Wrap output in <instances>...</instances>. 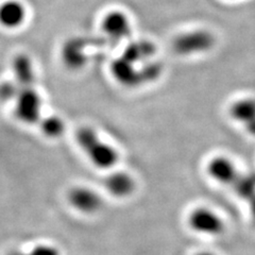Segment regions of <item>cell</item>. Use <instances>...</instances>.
Returning <instances> with one entry per match:
<instances>
[{
	"label": "cell",
	"mask_w": 255,
	"mask_h": 255,
	"mask_svg": "<svg viewBox=\"0 0 255 255\" xmlns=\"http://www.w3.org/2000/svg\"><path fill=\"white\" fill-rule=\"evenodd\" d=\"M76 139L79 147L98 168L111 169L117 164L119 159L117 150L110 143L103 141L92 128H80L76 133Z\"/></svg>",
	"instance_id": "1"
},
{
	"label": "cell",
	"mask_w": 255,
	"mask_h": 255,
	"mask_svg": "<svg viewBox=\"0 0 255 255\" xmlns=\"http://www.w3.org/2000/svg\"><path fill=\"white\" fill-rule=\"evenodd\" d=\"M187 226L193 232L210 237H217L226 231L225 219L209 206H197L187 215Z\"/></svg>",
	"instance_id": "2"
},
{
	"label": "cell",
	"mask_w": 255,
	"mask_h": 255,
	"mask_svg": "<svg viewBox=\"0 0 255 255\" xmlns=\"http://www.w3.org/2000/svg\"><path fill=\"white\" fill-rule=\"evenodd\" d=\"M215 44L214 35L206 30H195L175 37L172 48L183 57L201 54L211 50Z\"/></svg>",
	"instance_id": "3"
},
{
	"label": "cell",
	"mask_w": 255,
	"mask_h": 255,
	"mask_svg": "<svg viewBox=\"0 0 255 255\" xmlns=\"http://www.w3.org/2000/svg\"><path fill=\"white\" fill-rule=\"evenodd\" d=\"M42 99L33 86H19L15 98V115L18 121L32 125L41 119Z\"/></svg>",
	"instance_id": "4"
},
{
	"label": "cell",
	"mask_w": 255,
	"mask_h": 255,
	"mask_svg": "<svg viewBox=\"0 0 255 255\" xmlns=\"http://www.w3.org/2000/svg\"><path fill=\"white\" fill-rule=\"evenodd\" d=\"M206 173L218 184L232 185L238 179L239 169L232 158L227 155H215L206 164Z\"/></svg>",
	"instance_id": "5"
},
{
	"label": "cell",
	"mask_w": 255,
	"mask_h": 255,
	"mask_svg": "<svg viewBox=\"0 0 255 255\" xmlns=\"http://www.w3.org/2000/svg\"><path fill=\"white\" fill-rule=\"evenodd\" d=\"M68 201L77 211L84 214H93L98 212L102 206V198L95 190L77 186L69 190Z\"/></svg>",
	"instance_id": "6"
},
{
	"label": "cell",
	"mask_w": 255,
	"mask_h": 255,
	"mask_svg": "<svg viewBox=\"0 0 255 255\" xmlns=\"http://www.w3.org/2000/svg\"><path fill=\"white\" fill-rule=\"evenodd\" d=\"M102 30L114 41L129 37L131 34V23L128 16L121 11H112L108 13L102 20Z\"/></svg>",
	"instance_id": "7"
},
{
	"label": "cell",
	"mask_w": 255,
	"mask_h": 255,
	"mask_svg": "<svg viewBox=\"0 0 255 255\" xmlns=\"http://www.w3.org/2000/svg\"><path fill=\"white\" fill-rule=\"evenodd\" d=\"M106 189L115 198H127L131 196L135 188L136 182L132 175L125 171H116L110 173L105 180Z\"/></svg>",
	"instance_id": "8"
},
{
	"label": "cell",
	"mask_w": 255,
	"mask_h": 255,
	"mask_svg": "<svg viewBox=\"0 0 255 255\" xmlns=\"http://www.w3.org/2000/svg\"><path fill=\"white\" fill-rule=\"evenodd\" d=\"M26 9L17 0H9L0 5V25L6 29L19 28L26 20Z\"/></svg>",
	"instance_id": "9"
},
{
	"label": "cell",
	"mask_w": 255,
	"mask_h": 255,
	"mask_svg": "<svg viewBox=\"0 0 255 255\" xmlns=\"http://www.w3.org/2000/svg\"><path fill=\"white\" fill-rule=\"evenodd\" d=\"M230 116L245 128L255 122V98L244 97L234 101L230 107Z\"/></svg>",
	"instance_id": "10"
},
{
	"label": "cell",
	"mask_w": 255,
	"mask_h": 255,
	"mask_svg": "<svg viewBox=\"0 0 255 255\" xmlns=\"http://www.w3.org/2000/svg\"><path fill=\"white\" fill-rule=\"evenodd\" d=\"M13 71L18 86H33L35 80L34 67L27 55L19 54L14 59Z\"/></svg>",
	"instance_id": "11"
},
{
	"label": "cell",
	"mask_w": 255,
	"mask_h": 255,
	"mask_svg": "<svg viewBox=\"0 0 255 255\" xmlns=\"http://www.w3.org/2000/svg\"><path fill=\"white\" fill-rule=\"evenodd\" d=\"M155 53V47L151 42L138 41L130 44L126 48L123 58L132 63L153 61L151 58Z\"/></svg>",
	"instance_id": "12"
},
{
	"label": "cell",
	"mask_w": 255,
	"mask_h": 255,
	"mask_svg": "<svg viewBox=\"0 0 255 255\" xmlns=\"http://www.w3.org/2000/svg\"><path fill=\"white\" fill-rule=\"evenodd\" d=\"M236 195L249 201L255 196V173H241L233 184Z\"/></svg>",
	"instance_id": "13"
},
{
	"label": "cell",
	"mask_w": 255,
	"mask_h": 255,
	"mask_svg": "<svg viewBox=\"0 0 255 255\" xmlns=\"http://www.w3.org/2000/svg\"><path fill=\"white\" fill-rule=\"evenodd\" d=\"M63 59L71 67L81 66L85 61L82 43L77 39L68 42L63 49Z\"/></svg>",
	"instance_id": "14"
},
{
	"label": "cell",
	"mask_w": 255,
	"mask_h": 255,
	"mask_svg": "<svg viewBox=\"0 0 255 255\" xmlns=\"http://www.w3.org/2000/svg\"><path fill=\"white\" fill-rule=\"evenodd\" d=\"M41 129L45 136L50 138H58L65 130V126H64V123L60 117L49 116L42 119Z\"/></svg>",
	"instance_id": "15"
},
{
	"label": "cell",
	"mask_w": 255,
	"mask_h": 255,
	"mask_svg": "<svg viewBox=\"0 0 255 255\" xmlns=\"http://www.w3.org/2000/svg\"><path fill=\"white\" fill-rule=\"evenodd\" d=\"M11 255H59V251L52 246L39 245V246H36L35 248H33L28 253L15 252V253H12Z\"/></svg>",
	"instance_id": "16"
},
{
	"label": "cell",
	"mask_w": 255,
	"mask_h": 255,
	"mask_svg": "<svg viewBox=\"0 0 255 255\" xmlns=\"http://www.w3.org/2000/svg\"><path fill=\"white\" fill-rule=\"evenodd\" d=\"M249 202V214H250V218L253 223V226L255 227V196L250 199L248 201Z\"/></svg>",
	"instance_id": "17"
},
{
	"label": "cell",
	"mask_w": 255,
	"mask_h": 255,
	"mask_svg": "<svg viewBox=\"0 0 255 255\" xmlns=\"http://www.w3.org/2000/svg\"><path fill=\"white\" fill-rule=\"evenodd\" d=\"M195 255H216L214 252L212 251H207V250H202V251H199L197 252Z\"/></svg>",
	"instance_id": "18"
}]
</instances>
